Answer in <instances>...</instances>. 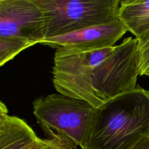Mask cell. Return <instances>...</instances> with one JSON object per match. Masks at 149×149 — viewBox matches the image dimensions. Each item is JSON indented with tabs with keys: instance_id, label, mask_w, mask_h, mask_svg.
<instances>
[{
	"instance_id": "obj_13",
	"label": "cell",
	"mask_w": 149,
	"mask_h": 149,
	"mask_svg": "<svg viewBox=\"0 0 149 149\" xmlns=\"http://www.w3.org/2000/svg\"><path fill=\"white\" fill-rule=\"evenodd\" d=\"M130 149H149V136L141 139Z\"/></svg>"
},
{
	"instance_id": "obj_3",
	"label": "cell",
	"mask_w": 149,
	"mask_h": 149,
	"mask_svg": "<svg viewBox=\"0 0 149 149\" xmlns=\"http://www.w3.org/2000/svg\"><path fill=\"white\" fill-rule=\"evenodd\" d=\"M44 19V38L111 23L118 19L120 0H33Z\"/></svg>"
},
{
	"instance_id": "obj_9",
	"label": "cell",
	"mask_w": 149,
	"mask_h": 149,
	"mask_svg": "<svg viewBox=\"0 0 149 149\" xmlns=\"http://www.w3.org/2000/svg\"><path fill=\"white\" fill-rule=\"evenodd\" d=\"M118 20L137 40L149 33V1L122 0Z\"/></svg>"
},
{
	"instance_id": "obj_4",
	"label": "cell",
	"mask_w": 149,
	"mask_h": 149,
	"mask_svg": "<svg viewBox=\"0 0 149 149\" xmlns=\"http://www.w3.org/2000/svg\"><path fill=\"white\" fill-rule=\"evenodd\" d=\"M54 60L52 81L58 93L85 101L95 108L104 104L94 94L92 87L94 69L104 60L100 52L59 47Z\"/></svg>"
},
{
	"instance_id": "obj_11",
	"label": "cell",
	"mask_w": 149,
	"mask_h": 149,
	"mask_svg": "<svg viewBox=\"0 0 149 149\" xmlns=\"http://www.w3.org/2000/svg\"><path fill=\"white\" fill-rule=\"evenodd\" d=\"M138 40L137 54L139 59V75L143 76L149 66V33Z\"/></svg>"
},
{
	"instance_id": "obj_14",
	"label": "cell",
	"mask_w": 149,
	"mask_h": 149,
	"mask_svg": "<svg viewBox=\"0 0 149 149\" xmlns=\"http://www.w3.org/2000/svg\"><path fill=\"white\" fill-rule=\"evenodd\" d=\"M149 76V66L148 68L146 69V70L144 72V74H143V76Z\"/></svg>"
},
{
	"instance_id": "obj_10",
	"label": "cell",
	"mask_w": 149,
	"mask_h": 149,
	"mask_svg": "<svg viewBox=\"0 0 149 149\" xmlns=\"http://www.w3.org/2000/svg\"><path fill=\"white\" fill-rule=\"evenodd\" d=\"M34 45L32 42L23 38L0 37V66H3L19 52Z\"/></svg>"
},
{
	"instance_id": "obj_7",
	"label": "cell",
	"mask_w": 149,
	"mask_h": 149,
	"mask_svg": "<svg viewBox=\"0 0 149 149\" xmlns=\"http://www.w3.org/2000/svg\"><path fill=\"white\" fill-rule=\"evenodd\" d=\"M127 31L119 20L88 27L68 34L44 38L41 44L54 48L66 47L84 51L113 47Z\"/></svg>"
},
{
	"instance_id": "obj_6",
	"label": "cell",
	"mask_w": 149,
	"mask_h": 149,
	"mask_svg": "<svg viewBox=\"0 0 149 149\" xmlns=\"http://www.w3.org/2000/svg\"><path fill=\"white\" fill-rule=\"evenodd\" d=\"M44 29L43 13L33 0H0V37H17L41 44Z\"/></svg>"
},
{
	"instance_id": "obj_2",
	"label": "cell",
	"mask_w": 149,
	"mask_h": 149,
	"mask_svg": "<svg viewBox=\"0 0 149 149\" xmlns=\"http://www.w3.org/2000/svg\"><path fill=\"white\" fill-rule=\"evenodd\" d=\"M33 113L52 149H83L91 126L94 109L88 102L52 94L33 101Z\"/></svg>"
},
{
	"instance_id": "obj_1",
	"label": "cell",
	"mask_w": 149,
	"mask_h": 149,
	"mask_svg": "<svg viewBox=\"0 0 149 149\" xmlns=\"http://www.w3.org/2000/svg\"><path fill=\"white\" fill-rule=\"evenodd\" d=\"M149 136V91L137 85L95 108L83 149H130Z\"/></svg>"
},
{
	"instance_id": "obj_8",
	"label": "cell",
	"mask_w": 149,
	"mask_h": 149,
	"mask_svg": "<svg viewBox=\"0 0 149 149\" xmlns=\"http://www.w3.org/2000/svg\"><path fill=\"white\" fill-rule=\"evenodd\" d=\"M0 102V149H26L39 137L22 119L8 114Z\"/></svg>"
},
{
	"instance_id": "obj_12",
	"label": "cell",
	"mask_w": 149,
	"mask_h": 149,
	"mask_svg": "<svg viewBox=\"0 0 149 149\" xmlns=\"http://www.w3.org/2000/svg\"><path fill=\"white\" fill-rule=\"evenodd\" d=\"M26 149H52L45 142L44 139H38Z\"/></svg>"
},
{
	"instance_id": "obj_5",
	"label": "cell",
	"mask_w": 149,
	"mask_h": 149,
	"mask_svg": "<svg viewBox=\"0 0 149 149\" xmlns=\"http://www.w3.org/2000/svg\"><path fill=\"white\" fill-rule=\"evenodd\" d=\"M137 45V38H125L94 69L92 87L96 97L105 102L136 87Z\"/></svg>"
}]
</instances>
